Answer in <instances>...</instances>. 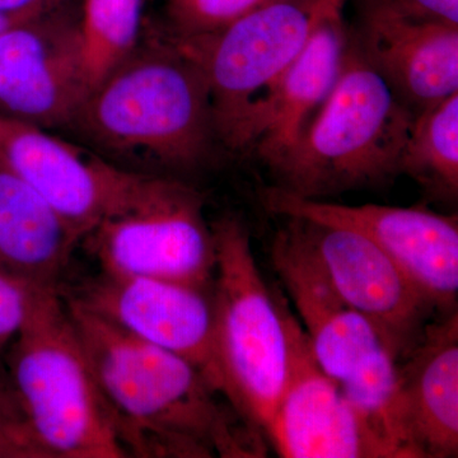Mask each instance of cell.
<instances>
[{"instance_id": "cell-2", "label": "cell", "mask_w": 458, "mask_h": 458, "mask_svg": "<svg viewBox=\"0 0 458 458\" xmlns=\"http://www.w3.org/2000/svg\"><path fill=\"white\" fill-rule=\"evenodd\" d=\"M66 129L114 164L172 170L197 167L216 140L203 71L164 27L140 35L89 90Z\"/></svg>"}, {"instance_id": "cell-11", "label": "cell", "mask_w": 458, "mask_h": 458, "mask_svg": "<svg viewBox=\"0 0 458 458\" xmlns=\"http://www.w3.org/2000/svg\"><path fill=\"white\" fill-rule=\"evenodd\" d=\"M288 378L264 436L285 458H400L393 443L344 396L284 304Z\"/></svg>"}, {"instance_id": "cell-5", "label": "cell", "mask_w": 458, "mask_h": 458, "mask_svg": "<svg viewBox=\"0 0 458 458\" xmlns=\"http://www.w3.org/2000/svg\"><path fill=\"white\" fill-rule=\"evenodd\" d=\"M210 225L214 336L225 400L264 436L288 378L284 303L262 278L246 225L229 216Z\"/></svg>"}, {"instance_id": "cell-18", "label": "cell", "mask_w": 458, "mask_h": 458, "mask_svg": "<svg viewBox=\"0 0 458 458\" xmlns=\"http://www.w3.org/2000/svg\"><path fill=\"white\" fill-rule=\"evenodd\" d=\"M82 240L25 181L0 165V273L57 289Z\"/></svg>"}, {"instance_id": "cell-22", "label": "cell", "mask_w": 458, "mask_h": 458, "mask_svg": "<svg viewBox=\"0 0 458 458\" xmlns=\"http://www.w3.org/2000/svg\"><path fill=\"white\" fill-rule=\"evenodd\" d=\"M0 458H47L30 428L3 354H0Z\"/></svg>"}, {"instance_id": "cell-25", "label": "cell", "mask_w": 458, "mask_h": 458, "mask_svg": "<svg viewBox=\"0 0 458 458\" xmlns=\"http://www.w3.org/2000/svg\"><path fill=\"white\" fill-rule=\"evenodd\" d=\"M65 0H38L29 7L18 9V11H0V36L4 35L9 30L18 25L40 16L51 8L62 4Z\"/></svg>"}, {"instance_id": "cell-15", "label": "cell", "mask_w": 458, "mask_h": 458, "mask_svg": "<svg viewBox=\"0 0 458 458\" xmlns=\"http://www.w3.org/2000/svg\"><path fill=\"white\" fill-rule=\"evenodd\" d=\"M285 219L274 237L271 262L300 313L318 366L340 384L385 344L336 291L302 221Z\"/></svg>"}, {"instance_id": "cell-9", "label": "cell", "mask_w": 458, "mask_h": 458, "mask_svg": "<svg viewBox=\"0 0 458 458\" xmlns=\"http://www.w3.org/2000/svg\"><path fill=\"white\" fill-rule=\"evenodd\" d=\"M265 209L319 225L351 229L390 255L443 316L457 311V216L421 208L342 205L300 197L271 186L260 192Z\"/></svg>"}, {"instance_id": "cell-1", "label": "cell", "mask_w": 458, "mask_h": 458, "mask_svg": "<svg viewBox=\"0 0 458 458\" xmlns=\"http://www.w3.org/2000/svg\"><path fill=\"white\" fill-rule=\"evenodd\" d=\"M63 298L128 457L265 456L264 436L191 363Z\"/></svg>"}, {"instance_id": "cell-21", "label": "cell", "mask_w": 458, "mask_h": 458, "mask_svg": "<svg viewBox=\"0 0 458 458\" xmlns=\"http://www.w3.org/2000/svg\"><path fill=\"white\" fill-rule=\"evenodd\" d=\"M271 0H167L164 29L177 38L218 31Z\"/></svg>"}, {"instance_id": "cell-8", "label": "cell", "mask_w": 458, "mask_h": 458, "mask_svg": "<svg viewBox=\"0 0 458 458\" xmlns=\"http://www.w3.org/2000/svg\"><path fill=\"white\" fill-rule=\"evenodd\" d=\"M197 190L174 180L155 203L102 222L81 245L101 270L212 291L216 242Z\"/></svg>"}, {"instance_id": "cell-14", "label": "cell", "mask_w": 458, "mask_h": 458, "mask_svg": "<svg viewBox=\"0 0 458 458\" xmlns=\"http://www.w3.org/2000/svg\"><path fill=\"white\" fill-rule=\"evenodd\" d=\"M352 36L415 114L458 92V26L418 16L399 0H366Z\"/></svg>"}, {"instance_id": "cell-3", "label": "cell", "mask_w": 458, "mask_h": 458, "mask_svg": "<svg viewBox=\"0 0 458 458\" xmlns=\"http://www.w3.org/2000/svg\"><path fill=\"white\" fill-rule=\"evenodd\" d=\"M414 119L351 35L335 89L271 171L279 188L310 199L381 185L401 174Z\"/></svg>"}, {"instance_id": "cell-6", "label": "cell", "mask_w": 458, "mask_h": 458, "mask_svg": "<svg viewBox=\"0 0 458 458\" xmlns=\"http://www.w3.org/2000/svg\"><path fill=\"white\" fill-rule=\"evenodd\" d=\"M348 0H271L218 31L177 38L207 80L216 140L234 149L247 114ZM171 35V33H170Z\"/></svg>"}, {"instance_id": "cell-23", "label": "cell", "mask_w": 458, "mask_h": 458, "mask_svg": "<svg viewBox=\"0 0 458 458\" xmlns=\"http://www.w3.org/2000/svg\"><path fill=\"white\" fill-rule=\"evenodd\" d=\"M38 289L41 288L0 273V354L25 322Z\"/></svg>"}, {"instance_id": "cell-26", "label": "cell", "mask_w": 458, "mask_h": 458, "mask_svg": "<svg viewBox=\"0 0 458 458\" xmlns=\"http://www.w3.org/2000/svg\"><path fill=\"white\" fill-rule=\"evenodd\" d=\"M36 2L38 0H0V11H18Z\"/></svg>"}, {"instance_id": "cell-20", "label": "cell", "mask_w": 458, "mask_h": 458, "mask_svg": "<svg viewBox=\"0 0 458 458\" xmlns=\"http://www.w3.org/2000/svg\"><path fill=\"white\" fill-rule=\"evenodd\" d=\"M141 8L143 0H83L81 26L89 90L137 47Z\"/></svg>"}, {"instance_id": "cell-17", "label": "cell", "mask_w": 458, "mask_h": 458, "mask_svg": "<svg viewBox=\"0 0 458 458\" xmlns=\"http://www.w3.org/2000/svg\"><path fill=\"white\" fill-rule=\"evenodd\" d=\"M351 35L343 12L327 18L302 53L247 114L233 150L252 148L273 170L301 140L335 89Z\"/></svg>"}, {"instance_id": "cell-24", "label": "cell", "mask_w": 458, "mask_h": 458, "mask_svg": "<svg viewBox=\"0 0 458 458\" xmlns=\"http://www.w3.org/2000/svg\"><path fill=\"white\" fill-rule=\"evenodd\" d=\"M408 11L420 17L458 26V0H399Z\"/></svg>"}, {"instance_id": "cell-13", "label": "cell", "mask_w": 458, "mask_h": 458, "mask_svg": "<svg viewBox=\"0 0 458 458\" xmlns=\"http://www.w3.org/2000/svg\"><path fill=\"white\" fill-rule=\"evenodd\" d=\"M300 221L344 301L375 327L397 361L405 357L437 312L427 295L369 238L351 229Z\"/></svg>"}, {"instance_id": "cell-12", "label": "cell", "mask_w": 458, "mask_h": 458, "mask_svg": "<svg viewBox=\"0 0 458 458\" xmlns=\"http://www.w3.org/2000/svg\"><path fill=\"white\" fill-rule=\"evenodd\" d=\"M66 298L125 333L188 360L225 399L212 291L101 270Z\"/></svg>"}, {"instance_id": "cell-10", "label": "cell", "mask_w": 458, "mask_h": 458, "mask_svg": "<svg viewBox=\"0 0 458 458\" xmlns=\"http://www.w3.org/2000/svg\"><path fill=\"white\" fill-rule=\"evenodd\" d=\"M81 18L65 0L0 36V113L68 128L89 92Z\"/></svg>"}, {"instance_id": "cell-4", "label": "cell", "mask_w": 458, "mask_h": 458, "mask_svg": "<svg viewBox=\"0 0 458 458\" xmlns=\"http://www.w3.org/2000/svg\"><path fill=\"white\" fill-rule=\"evenodd\" d=\"M3 358L47 458L128 457L60 291L36 292Z\"/></svg>"}, {"instance_id": "cell-7", "label": "cell", "mask_w": 458, "mask_h": 458, "mask_svg": "<svg viewBox=\"0 0 458 458\" xmlns=\"http://www.w3.org/2000/svg\"><path fill=\"white\" fill-rule=\"evenodd\" d=\"M0 165L31 186L82 241L102 222L155 203L174 181L129 170L3 113Z\"/></svg>"}, {"instance_id": "cell-19", "label": "cell", "mask_w": 458, "mask_h": 458, "mask_svg": "<svg viewBox=\"0 0 458 458\" xmlns=\"http://www.w3.org/2000/svg\"><path fill=\"white\" fill-rule=\"evenodd\" d=\"M400 174L436 194L457 197L458 92L415 114Z\"/></svg>"}, {"instance_id": "cell-16", "label": "cell", "mask_w": 458, "mask_h": 458, "mask_svg": "<svg viewBox=\"0 0 458 458\" xmlns=\"http://www.w3.org/2000/svg\"><path fill=\"white\" fill-rule=\"evenodd\" d=\"M391 428L403 458L458 456V312L428 322L397 361Z\"/></svg>"}]
</instances>
